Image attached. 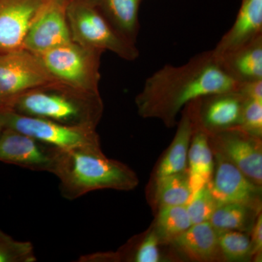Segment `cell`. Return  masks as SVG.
<instances>
[{
  "label": "cell",
  "instance_id": "cell-1",
  "mask_svg": "<svg viewBox=\"0 0 262 262\" xmlns=\"http://www.w3.org/2000/svg\"><path fill=\"white\" fill-rule=\"evenodd\" d=\"M237 86L211 50L184 64H167L156 71L146 79L135 102L141 117L159 119L167 127H173L188 103L208 95L234 91Z\"/></svg>",
  "mask_w": 262,
  "mask_h": 262
},
{
  "label": "cell",
  "instance_id": "cell-2",
  "mask_svg": "<svg viewBox=\"0 0 262 262\" xmlns=\"http://www.w3.org/2000/svg\"><path fill=\"white\" fill-rule=\"evenodd\" d=\"M53 174L59 180L61 195L70 201L93 191L133 190L139 183L130 167L108 158L101 145L61 150Z\"/></svg>",
  "mask_w": 262,
  "mask_h": 262
},
{
  "label": "cell",
  "instance_id": "cell-3",
  "mask_svg": "<svg viewBox=\"0 0 262 262\" xmlns=\"http://www.w3.org/2000/svg\"><path fill=\"white\" fill-rule=\"evenodd\" d=\"M6 110L71 126L96 129L102 117L103 103L100 94L53 82L20 95Z\"/></svg>",
  "mask_w": 262,
  "mask_h": 262
},
{
  "label": "cell",
  "instance_id": "cell-4",
  "mask_svg": "<svg viewBox=\"0 0 262 262\" xmlns=\"http://www.w3.org/2000/svg\"><path fill=\"white\" fill-rule=\"evenodd\" d=\"M67 17L72 41L91 49L108 51L133 61L139 56L136 44L114 28L88 0H68Z\"/></svg>",
  "mask_w": 262,
  "mask_h": 262
},
{
  "label": "cell",
  "instance_id": "cell-5",
  "mask_svg": "<svg viewBox=\"0 0 262 262\" xmlns=\"http://www.w3.org/2000/svg\"><path fill=\"white\" fill-rule=\"evenodd\" d=\"M103 53L71 41L37 56L58 82L84 92L98 94Z\"/></svg>",
  "mask_w": 262,
  "mask_h": 262
},
{
  "label": "cell",
  "instance_id": "cell-6",
  "mask_svg": "<svg viewBox=\"0 0 262 262\" xmlns=\"http://www.w3.org/2000/svg\"><path fill=\"white\" fill-rule=\"evenodd\" d=\"M58 82L37 55L22 48L0 53V110H6L15 98L30 90Z\"/></svg>",
  "mask_w": 262,
  "mask_h": 262
},
{
  "label": "cell",
  "instance_id": "cell-7",
  "mask_svg": "<svg viewBox=\"0 0 262 262\" xmlns=\"http://www.w3.org/2000/svg\"><path fill=\"white\" fill-rule=\"evenodd\" d=\"M3 110L5 127L20 131L56 149L70 150L90 145H101L96 128L64 124L19 115Z\"/></svg>",
  "mask_w": 262,
  "mask_h": 262
},
{
  "label": "cell",
  "instance_id": "cell-8",
  "mask_svg": "<svg viewBox=\"0 0 262 262\" xmlns=\"http://www.w3.org/2000/svg\"><path fill=\"white\" fill-rule=\"evenodd\" d=\"M208 134L213 151L225 157L250 180L261 187V138L239 127Z\"/></svg>",
  "mask_w": 262,
  "mask_h": 262
},
{
  "label": "cell",
  "instance_id": "cell-9",
  "mask_svg": "<svg viewBox=\"0 0 262 262\" xmlns=\"http://www.w3.org/2000/svg\"><path fill=\"white\" fill-rule=\"evenodd\" d=\"M60 151L9 127L0 134V161L34 171L53 174Z\"/></svg>",
  "mask_w": 262,
  "mask_h": 262
},
{
  "label": "cell",
  "instance_id": "cell-10",
  "mask_svg": "<svg viewBox=\"0 0 262 262\" xmlns=\"http://www.w3.org/2000/svg\"><path fill=\"white\" fill-rule=\"evenodd\" d=\"M213 152L214 175L208 185L217 203H238L261 211V186L250 180L220 153Z\"/></svg>",
  "mask_w": 262,
  "mask_h": 262
},
{
  "label": "cell",
  "instance_id": "cell-11",
  "mask_svg": "<svg viewBox=\"0 0 262 262\" xmlns=\"http://www.w3.org/2000/svg\"><path fill=\"white\" fill-rule=\"evenodd\" d=\"M68 0H48L34 19L23 48L35 55L72 41L67 17Z\"/></svg>",
  "mask_w": 262,
  "mask_h": 262
},
{
  "label": "cell",
  "instance_id": "cell-12",
  "mask_svg": "<svg viewBox=\"0 0 262 262\" xmlns=\"http://www.w3.org/2000/svg\"><path fill=\"white\" fill-rule=\"evenodd\" d=\"M245 101L234 90L208 95L188 104L207 132L217 133L239 127Z\"/></svg>",
  "mask_w": 262,
  "mask_h": 262
},
{
  "label": "cell",
  "instance_id": "cell-13",
  "mask_svg": "<svg viewBox=\"0 0 262 262\" xmlns=\"http://www.w3.org/2000/svg\"><path fill=\"white\" fill-rule=\"evenodd\" d=\"M48 0H0V53L22 49L38 13Z\"/></svg>",
  "mask_w": 262,
  "mask_h": 262
},
{
  "label": "cell",
  "instance_id": "cell-14",
  "mask_svg": "<svg viewBox=\"0 0 262 262\" xmlns=\"http://www.w3.org/2000/svg\"><path fill=\"white\" fill-rule=\"evenodd\" d=\"M262 36V0H243L233 25L213 51L222 56L252 42Z\"/></svg>",
  "mask_w": 262,
  "mask_h": 262
},
{
  "label": "cell",
  "instance_id": "cell-15",
  "mask_svg": "<svg viewBox=\"0 0 262 262\" xmlns=\"http://www.w3.org/2000/svg\"><path fill=\"white\" fill-rule=\"evenodd\" d=\"M193 132L187 158V172L192 193L208 185L213 179L215 163L208 132L196 120L189 105Z\"/></svg>",
  "mask_w": 262,
  "mask_h": 262
},
{
  "label": "cell",
  "instance_id": "cell-16",
  "mask_svg": "<svg viewBox=\"0 0 262 262\" xmlns=\"http://www.w3.org/2000/svg\"><path fill=\"white\" fill-rule=\"evenodd\" d=\"M172 244L192 261L212 262L225 259L219 245L218 232L209 221L192 225Z\"/></svg>",
  "mask_w": 262,
  "mask_h": 262
},
{
  "label": "cell",
  "instance_id": "cell-17",
  "mask_svg": "<svg viewBox=\"0 0 262 262\" xmlns=\"http://www.w3.org/2000/svg\"><path fill=\"white\" fill-rule=\"evenodd\" d=\"M215 57L237 83L262 80V36L246 46Z\"/></svg>",
  "mask_w": 262,
  "mask_h": 262
},
{
  "label": "cell",
  "instance_id": "cell-18",
  "mask_svg": "<svg viewBox=\"0 0 262 262\" xmlns=\"http://www.w3.org/2000/svg\"><path fill=\"white\" fill-rule=\"evenodd\" d=\"M193 123L189 108L183 110L178 128L171 144L155 170V181L187 170V158L192 139Z\"/></svg>",
  "mask_w": 262,
  "mask_h": 262
},
{
  "label": "cell",
  "instance_id": "cell-19",
  "mask_svg": "<svg viewBox=\"0 0 262 262\" xmlns=\"http://www.w3.org/2000/svg\"><path fill=\"white\" fill-rule=\"evenodd\" d=\"M110 24L131 42L136 44L139 32L141 0H88Z\"/></svg>",
  "mask_w": 262,
  "mask_h": 262
},
{
  "label": "cell",
  "instance_id": "cell-20",
  "mask_svg": "<svg viewBox=\"0 0 262 262\" xmlns=\"http://www.w3.org/2000/svg\"><path fill=\"white\" fill-rule=\"evenodd\" d=\"M258 211L238 203L217 205L209 222L217 232L239 231L246 232L252 228Z\"/></svg>",
  "mask_w": 262,
  "mask_h": 262
},
{
  "label": "cell",
  "instance_id": "cell-21",
  "mask_svg": "<svg viewBox=\"0 0 262 262\" xmlns=\"http://www.w3.org/2000/svg\"><path fill=\"white\" fill-rule=\"evenodd\" d=\"M192 194L187 170L155 181V201L159 208L186 206Z\"/></svg>",
  "mask_w": 262,
  "mask_h": 262
},
{
  "label": "cell",
  "instance_id": "cell-22",
  "mask_svg": "<svg viewBox=\"0 0 262 262\" xmlns=\"http://www.w3.org/2000/svg\"><path fill=\"white\" fill-rule=\"evenodd\" d=\"M192 225L185 206H166L159 208L154 230L160 244H172Z\"/></svg>",
  "mask_w": 262,
  "mask_h": 262
},
{
  "label": "cell",
  "instance_id": "cell-23",
  "mask_svg": "<svg viewBox=\"0 0 262 262\" xmlns=\"http://www.w3.org/2000/svg\"><path fill=\"white\" fill-rule=\"evenodd\" d=\"M219 245L223 257L229 261L251 258V244L247 234L239 231L218 232Z\"/></svg>",
  "mask_w": 262,
  "mask_h": 262
},
{
  "label": "cell",
  "instance_id": "cell-24",
  "mask_svg": "<svg viewBox=\"0 0 262 262\" xmlns=\"http://www.w3.org/2000/svg\"><path fill=\"white\" fill-rule=\"evenodd\" d=\"M37 261L32 243L16 241L0 229V262Z\"/></svg>",
  "mask_w": 262,
  "mask_h": 262
},
{
  "label": "cell",
  "instance_id": "cell-25",
  "mask_svg": "<svg viewBox=\"0 0 262 262\" xmlns=\"http://www.w3.org/2000/svg\"><path fill=\"white\" fill-rule=\"evenodd\" d=\"M217 205L209 185L193 193L190 201L185 206L192 225L209 221Z\"/></svg>",
  "mask_w": 262,
  "mask_h": 262
},
{
  "label": "cell",
  "instance_id": "cell-26",
  "mask_svg": "<svg viewBox=\"0 0 262 262\" xmlns=\"http://www.w3.org/2000/svg\"><path fill=\"white\" fill-rule=\"evenodd\" d=\"M239 128L251 134L261 138L262 101L246 99Z\"/></svg>",
  "mask_w": 262,
  "mask_h": 262
},
{
  "label": "cell",
  "instance_id": "cell-27",
  "mask_svg": "<svg viewBox=\"0 0 262 262\" xmlns=\"http://www.w3.org/2000/svg\"><path fill=\"white\" fill-rule=\"evenodd\" d=\"M251 230L250 244H251V258L255 261H261L262 255V214L260 212L255 220Z\"/></svg>",
  "mask_w": 262,
  "mask_h": 262
},
{
  "label": "cell",
  "instance_id": "cell-28",
  "mask_svg": "<svg viewBox=\"0 0 262 262\" xmlns=\"http://www.w3.org/2000/svg\"><path fill=\"white\" fill-rule=\"evenodd\" d=\"M237 90L246 99L262 101V80L239 83Z\"/></svg>",
  "mask_w": 262,
  "mask_h": 262
},
{
  "label": "cell",
  "instance_id": "cell-29",
  "mask_svg": "<svg viewBox=\"0 0 262 262\" xmlns=\"http://www.w3.org/2000/svg\"><path fill=\"white\" fill-rule=\"evenodd\" d=\"M5 127L4 117H3V110H0V134H2L3 130Z\"/></svg>",
  "mask_w": 262,
  "mask_h": 262
}]
</instances>
